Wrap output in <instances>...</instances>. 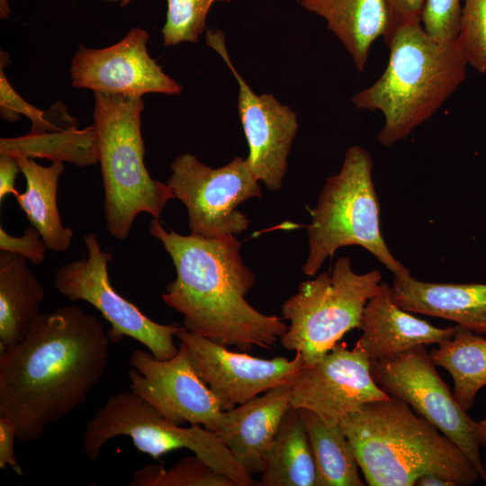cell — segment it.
<instances>
[{
    "mask_svg": "<svg viewBox=\"0 0 486 486\" xmlns=\"http://www.w3.org/2000/svg\"><path fill=\"white\" fill-rule=\"evenodd\" d=\"M110 342L95 316L70 305L40 313L24 339L0 351V417L18 440L39 439L86 401L104 375Z\"/></svg>",
    "mask_w": 486,
    "mask_h": 486,
    "instance_id": "6da1fadb",
    "label": "cell"
},
{
    "mask_svg": "<svg viewBox=\"0 0 486 486\" xmlns=\"http://www.w3.org/2000/svg\"><path fill=\"white\" fill-rule=\"evenodd\" d=\"M148 230L174 264L176 278L162 299L184 316L185 329L241 352L270 349L280 340L288 328L283 318L263 314L245 298L256 277L243 262L235 235H181L154 218Z\"/></svg>",
    "mask_w": 486,
    "mask_h": 486,
    "instance_id": "7a4b0ae2",
    "label": "cell"
},
{
    "mask_svg": "<svg viewBox=\"0 0 486 486\" xmlns=\"http://www.w3.org/2000/svg\"><path fill=\"white\" fill-rule=\"evenodd\" d=\"M370 486H414L436 474L469 486L480 474L436 427L395 396L364 404L339 423Z\"/></svg>",
    "mask_w": 486,
    "mask_h": 486,
    "instance_id": "3957f363",
    "label": "cell"
},
{
    "mask_svg": "<svg viewBox=\"0 0 486 486\" xmlns=\"http://www.w3.org/2000/svg\"><path fill=\"white\" fill-rule=\"evenodd\" d=\"M384 40L390 56L383 73L351 101L356 109L382 113L377 139L391 147L436 112L464 82L469 65L457 40L433 38L420 20L397 26Z\"/></svg>",
    "mask_w": 486,
    "mask_h": 486,
    "instance_id": "277c9868",
    "label": "cell"
},
{
    "mask_svg": "<svg viewBox=\"0 0 486 486\" xmlns=\"http://www.w3.org/2000/svg\"><path fill=\"white\" fill-rule=\"evenodd\" d=\"M94 126L104 185L106 229L126 239L136 217L145 212L159 219L171 187L153 179L144 163L141 97L94 93Z\"/></svg>",
    "mask_w": 486,
    "mask_h": 486,
    "instance_id": "5b68a950",
    "label": "cell"
},
{
    "mask_svg": "<svg viewBox=\"0 0 486 486\" xmlns=\"http://www.w3.org/2000/svg\"><path fill=\"white\" fill-rule=\"evenodd\" d=\"M307 231L309 255L302 272L308 276L315 275L327 258L346 246L366 249L393 276L410 274L382 238L373 159L361 146L350 147L339 172L327 179L310 211Z\"/></svg>",
    "mask_w": 486,
    "mask_h": 486,
    "instance_id": "8992f818",
    "label": "cell"
},
{
    "mask_svg": "<svg viewBox=\"0 0 486 486\" xmlns=\"http://www.w3.org/2000/svg\"><path fill=\"white\" fill-rule=\"evenodd\" d=\"M381 281L378 270L357 274L344 256L330 274L322 272L302 282L282 306L283 319L289 321L279 340L282 346L300 353L304 365L318 362L346 333L359 328L364 307Z\"/></svg>",
    "mask_w": 486,
    "mask_h": 486,
    "instance_id": "52a82bcc",
    "label": "cell"
},
{
    "mask_svg": "<svg viewBox=\"0 0 486 486\" xmlns=\"http://www.w3.org/2000/svg\"><path fill=\"white\" fill-rule=\"evenodd\" d=\"M118 436H129L140 452L155 459L176 449H188L238 486L259 485L238 465L214 431L199 425H176L131 392L110 395L86 424L83 448L88 459L95 460L103 446Z\"/></svg>",
    "mask_w": 486,
    "mask_h": 486,
    "instance_id": "ba28073f",
    "label": "cell"
},
{
    "mask_svg": "<svg viewBox=\"0 0 486 486\" xmlns=\"http://www.w3.org/2000/svg\"><path fill=\"white\" fill-rule=\"evenodd\" d=\"M170 168L166 184L187 209L191 234L219 238L248 230L250 221L237 207L251 198H261L262 192L246 158L237 157L212 168L186 153L176 157Z\"/></svg>",
    "mask_w": 486,
    "mask_h": 486,
    "instance_id": "9c48e42d",
    "label": "cell"
},
{
    "mask_svg": "<svg viewBox=\"0 0 486 486\" xmlns=\"http://www.w3.org/2000/svg\"><path fill=\"white\" fill-rule=\"evenodd\" d=\"M83 239L87 255L57 270L53 280L57 292L71 302L83 301L94 307L111 325V342L118 343L128 337L145 346L158 360L175 356L178 346L174 337L182 326L152 320L117 292L108 274L112 252L104 251L93 232L86 233Z\"/></svg>",
    "mask_w": 486,
    "mask_h": 486,
    "instance_id": "30bf717a",
    "label": "cell"
},
{
    "mask_svg": "<svg viewBox=\"0 0 486 486\" xmlns=\"http://www.w3.org/2000/svg\"><path fill=\"white\" fill-rule=\"evenodd\" d=\"M425 346L371 363L374 382L390 396L409 404L452 440L470 459L486 484V469L474 423L435 368Z\"/></svg>",
    "mask_w": 486,
    "mask_h": 486,
    "instance_id": "8fae6325",
    "label": "cell"
},
{
    "mask_svg": "<svg viewBox=\"0 0 486 486\" xmlns=\"http://www.w3.org/2000/svg\"><path fill=\"white\" fill-rule=\"evenodd\" d=\"M129 362L130 392L161 416L176 425L190 423L219 430L223 410L194 369L184 343L180 342L177 354L170 359L158 360L149 351L135 349Z\"/></svg>",
    "mask_w": 486,
    "mask_h": 486,
    "instance_id": "7c38bea8",
    "label": "cell"
},
{
    "mask_svg": "<svg viewBox=\"0 0 486 486\" xmlns=\"http://www.w3.org/2000/svg\"><path fill=\"white\" fill-rule=\"evenodd\" d=\"M176 338L186 346L189 360L198 376L216 397L221 410H229L278 386L292 384L304 360L270 359L230 351L209 338L182 328Z\"/></svg>",
    "mask_w": 486,
    "mask_h": 486,
    "instance_id": "4fadbf2b",
    "label": "cell"
},
{
    "mask_svg": "<svg viewBox=\"0 0 486 486\" xmlns=\"http://www.w3.org/2000/svg\"><path fill=\"white\" fill-rule=\"evenodd\" d=\"M222 31L209 29L206 44L224 60L238 85V113L249 153L247 162L258 181L278 191L287 171V158L298 130L296 113L272 94H256L232 64Z\"/></svg>",
    "mask_w": 486,
    "mask_h": 486,
    "instance_id": "5bb4252c",
    "label": "cell"
},
{
    "mask_svg": "<svg viewBox=\"0 0 486 486\" xmlns=\"http://www.w3.org/2000/svg\"><path fill=\"white\" fill-rule=\"evenodd\" d=\"M389 397L374 382L364 352L356 345L348 349L345 343L303 365L292 383V406L308 410L331 426L364 404Z\"/></svg>",
    "mask_w": 486,
    "mask_h": 486,
    "instance_id": "9a60e30c",
    "label": "cell"
},
{
    "mask_svg": "<svg viewBox=\"0 0 486 486\" xmlns=\"http://www.w3.org/2000/svg\"><path fill=\"white\" fill-rule=\"evenodd\" d=\"M148 37L147 31L136 27L104 49L80 45L71 61L73 86L136 97L148 93L179 94L182 86L149 56Z\"/></svg>",
    "mask_w": 486,
    "mask_h": 486,
    "instance_id": "2e32d148",
    "label": "cell"
},
{
    "mask_svg": "<svg viewBox=\"0 0 486 486\" xmlns=\"http://www.w3.org/2000/svg\"><path fill=\"white\" fill-rule=\"evenodd\" d=\"M359 329L356 345L373 363L415 346L439 345L453 336L454 326L441 328L413 316L393 302L391 286L382 282L364 307Z\"/></svg>",
    "mask_w": 486,
    "mask_h": 486,
    "instance_id": "e0dca14e",
    "label": "cell"
},
{
    "mask_svg": "<svg viewBox=\"0 0 486 486\" xmlns=\"http://www.w3.org/2000/svg\"><path fill=\"white\" fill-rule=\"evenodd\" d=\"M291 407L292 384L275 387L223 411L215 433L238 465L252 476L262 472L264 454Z\"/></svg>",
    "mask_w": 486,
    "mask_h": 486,
    "instance_id": "ac0fdd59",
    "label": "cell"
},
{
    "mask_svg": "<svg viewBox=\"0 0 486 486\" xmlns=\"http://www.w3.org/2000/svg\"><path fill=\"white\" fill-rule=\"evenodd\" d=\"M393 302L401 309L454 321L486 334V284H441L419 281L410 274L394 276Z\"/></svg>",
    "mask_w": 486,
    "mask_h": 486,
    "instance_id": "d6986e66",
    "label": "cell"
},
{
    "mask_svg": "<svg viewBox=\"0 0 486 486\" xmlns=\"http://www.w3.org/2000/svg\"><path fill=\"white\" fill-rule=\"evenodd\" d=\"M299 4L327 22L359 71L365 68L372 44L390 27L386 0H299Z\"/></svg>",
    "mask_w": 486,
    "mask_h": 486,
    "instance_id": "ffe728a7",
    "label": "cell"
},
{
    "mask_svg": "<svg viewBox=\"0 0 486 486\" xmlns=\"http://www.w3.org/2000/svg\"><path fill=\"white\" fill-rule=\"evenodd\" d=\"M26 260L0 250V351L24 339L40 315L45 292Z\"/></svg>",
    "mask_w": 486,
    "mask_h": 486,
    "instance_id": "44dd1931",
    "label": "cell"
},
{
    "mask_svg": "<svg viewBox=\"0 0 486 486\" xmlns=\"http://www.w3.org/2000/svg\"><path fill=\"white\" fill-rule=\"evenodd\" d=\"M259 485L322 486L308 433L292 406L264 454Z\"/></svg>",
    "mask_w": 486,
    "mask_h": 486,
    "instance_id": "7402d4cb",
    "label": "cell"
},
{
    "mask_svg": "<svg viewBox=\"0 0 486 486\" xmlns=\"http://www.w3.org/2000/svg\"><path fill=\"white\" fill-rule=\"evenodd\" d=\"M14 158L26 182V190L15 196L17 203L32 226L40 233L47 248L66 252L71 245L73 231L63 226L57 205L63 162H52L50 166H43L24 156Z\"/></svg>",
    "mask_w": 486,
    "mask_h": 486,
    "instance_id": "603a6c76",
    "label": "cell"
},
{
    "mask_svg": "<svg viewBox=\"0 0 486 486\" xmlns=\"http://www.w3.org/2000/svg\"><path fill=\"white\" fill-rule=\"evenodd\" d=\"M430 356L450 374L455 400L470 411L477 393L486 385V338L454 325L453 336L432 350Z\"/></svg>",
    "mask_w": 486,
    "mask_h": 486,
    "instance_id": "cb8c5ba5",
    "label": "cell"
},
{
    "mask_svg": "<svg viewBox=\"0 0 486 486\" xmlns=\"http://www.w3.org/2000/svg\"><path fill=\"white\" fill-rule=\"evenodd\" d=\"M0 155L48 158L78 166H93L98 162L94 126L84 130L72 126L61 130L30 132L19 138H2Z\"/></svg>",
    "mask_w": 486,
    "mask_h": 486,
    "instance_id": "d4e9b609",
    "label": "cell"
},
{
    "mask_svg": "<svg viewBox=\"0 0 486 486\" xmlns=\"http://www.w3.org/2000/svg\"><path fill=\"white\" fill-rule=\"evenodd\" d=\"M298 410L310 438L322 486H364L356 455L340 425H328L308 410Z\"/></svg>",
    "mask_w": 486,
    "mask_h": 486,
    "instance_id": "484cf974",
    "label": "cell"
},
{
    "mask_svg": "<svg viewBox=\"0 0 486 486\" xmlns=\"http://www.w3.org/2000/svg\"><path fill=\"white\" fill-rule=\"evenodd\" d=\"M130 486H238L229 476L198 457H185L168 470L147 465L137 470Z\"/></svg>",
    "mask_w": 486,
    "mask_h": 486,
    "instance_id": "4316f807",
    "label": "cell"
},
{
    "mask_svg": "<svg viewBox=\"0 0 486 486\" xmlns=\"http://www.w3.org/2000/svg\"><path fill=\"white\" fill-rule=\"evenodd\" d=\"M216 1L231 0H166V18L161 30L164 45L197 42L206 27L209 10Z\"/></svg>",
    "mask_w": 486,
    "mask_h": 486,
    "instance_id": "83f0119b",
    "label": "cell"
},
{
    "mask_svg": "<svg viewBox=\"0 0 486 486\" xmlns=\"http://www.w3.org/2000/svg\"><path fill=\"white\" fill-rule=\"evenodd\" d=\"M468 65L486 72V0H464L456 38Z\"/></svg>",
    "mask_w": 486,
    "mask_h": 486,
    "instance_id": "f1b7e54d",
    "label": "cell"
},
{
    "mask_svg": "<svg viewBox=\"0 0 486 486\" xmlns=\"http://www.w3.org/2000/svg\"><path fill=\"white\" fill-rule=\"evenodd\" d=\"M0 107L1 117L7 121H17L20 114L27 116L32 123L31 133L67 129L61 128L58 124V119L67 115L66 111H62L63 106L55 105L53 112H51L52 111L45 112L27 103L9 84L2 64L0 69Z\"/></svg>",
    "mask_w": 486,
    "mask_h": 486,
    "instance_id": "f546056e",
    "label": "cell"
},
{
    "mask_svg": "<svg viewBox=\"0 0 486 486\" xmlns=\"http://www.w3.org/2000/svg\"><path fill=\"white\" fill-rule=\"evenodd\" d=\"M462 0H425L421 24L428 34L441 40H456Z\"/></svg>",
    "mask_w": 486,
    "mask_h": 486,
    "instance_id": "4dcf8cb0",
    "label": "cell"
},
{
    "mask_svg": "<svg viewBox=\"0 0 486 486\" xmlns=\"http://www.w3.org/2000/svg\"><path fill=\"white\" fill-rule=\"evenodd\" d=\"M47 249L40 233L33 226L27 227L21 237L12 236L0 227V250L20 255L33 265H40L45 260Z\"/></svg>",
    "mask_w": 486,
    "mask_h": 486,
    "instance_id": "1f68e13d",
    "label": "cell"
},
{
    "mask_svg": "<svg viewBox=\"0 0 486 486\" xmlns=\"http://www.w3.org/2000/svg\"><path fill=\"white\" fill-rule=\"evenodd\" d=\"M390 14V27L383 39L397 26L413 21H421L425 0H386Z\"/></svg>",
    "mask_w": 486,
    "mask_h": 486,
    "instance_id": "d6a6232c",
    "label": "cell"
},
{
    "mask_svg": "<svg viewBox=\"0 0 486 486\" xmlns=\"http://www.w3.org/2000/svg\"><path fill=\"white\" fill-rule=\"evenodd\" d=\"M16 428L14 422L5 417H0V468L5 469L10 466L16 473H22L14 455V440Z\"/></svg>",
    "mask_w": 486,
    "mask_h": 486,
    "instance_id": "836d02e7",
    "label": "cell"
},
{
    "mask_svg": "<svg viewBox=\"0 0 486 486\" xmlns=\"http://www.w3.org/2000/svg\"><path fill=\"white\" fill-rule=\"evenodd\" d=\"M21 172L19 165L14 158L0 155V202H2L8 194L14 197L19 194L15 189V179Z\"/></svg>",
    "mask_w": 486,
    "mask_h": 486,
    "instance_id": "e575fe53",
    "label": "cell"
},
{
    "mask_svg": "<svg viewBox=\"0 0 486 486\" xmlns=\"http://www.w3.org/2000/svg\"><path fill=\"white\" fill-rule=\"evenodd\" d=\"M414 486H455L454 483L436 474H424L418 477Z\"/></svg>",
    "mask_w": 486,
    "mask_h": 486,
    "instance_id": "d590c367",
    "label": "cell"
},
{
    "mask_svg": "<svg viewBox=\"0 0 486 486\" xmlns=\"http://www.w3.org/2000/svg\"><path fill=\"white\" fill-rule=\"evenodd\" d=\"M474 429L481 447L483 446L486 449V418L475 421Z\"/></svg>",
    "mask_w": 486,
    "mask_h": 486,
    "instance_id": "8d00e7d4",
    "label": "cell"
},
{
    "mask_svg": "<svg viewBox=\"0 0 486 486\" xmlns=\"http://www.w3.org/2000/svg\"><path fill=\"white\" fill-rule=\"evenodd\" d=\"M1 18H5L9 14L7 0H0Z\"/></svg>",
    "mask_w": 486,
    "mask_h": 486,
    "instance_id": "74e56055",
    "label": "cell"
},
{
    "mask_svg": "<svg viewBox=\"0 0 486 486\" xmlns=\"http://www.w3.org/2000/svg\"><path fill=\"white\" fill-rule=\"evenodd\" d=\"M131 0H121V5L125 6L127 5Z\"/></svg>",
    "mask_w": 486,
    "mask_h": 486,
    "instance_id": "f35d334b",
    "label": "cell"
},
{
    "mask_svg": "<svg viewBox=\"0 0 486 486\" xmlns=\"http://www.w3.org/2000/svg\"><path fill=\"white\" fill-rule=\"evenodd\" d=\"M483 464H484V467H485V469H486V453H485V455H484Z\"/></svg>",
    "mask_w": 486,
    "mask_h": 486,
    "instance_id": "ab89813d",
    "label": "cell"
}]
</instances>
